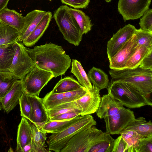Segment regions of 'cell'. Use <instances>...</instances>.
<instances>
[{"instance_id": "obj_45", "label": "cell", "mask_w": 152, "mask_h": 152, "mask_svg": "<svg viewBox=\"0 0 152 152\" xmlns=\"http://www.w3.org/2000/svg\"><path fill=\"white\" fill-rule=\"evenodd\" d=\"M10 0H0V12L7 7Z\"/></svg>"}, {"instance_id": "obj_40", "label": "cell", "mask_w": 152, "mask_h": 152, "mask_svg": "<svg viewBox=\"0 0 152 152\" xmlns=\"http://www.w3.org/2000/svg\"><path fill=\"white\" fill-rule=\"evenodd\" d=\"M128 147L121 135L114 139L112 152H127Z\"/></svg>"}, {"instance_id": "obj_1", "label": "cell", "mask_w": 152, "mask_h": 152, "mask_svg": "<svg viewBox=\"0 0 152 152\" xmlns=\"http://www.w3.org/2000/svg\"><path fill=\"white\" fill-rule=\"evenodd\" d=\"M26 50L35 65L51 72L54 77L64 75L71 64L70 57L62 46L50 42Z\"/></svg>"}, {"instance_id": "obj_47", "label": "cell", "mask_w": 152, "mask_h": 152, "mask_svg": "<svg viewBox=\"0 0 152 152\" xmlns=\"http://www.w3.org/2000/svg\"><path fill=\"white\" fill-rule=\"evenodd\" d=\"M1 109L2 108H1V102H0V110H1Z\"/></svg>"}, {"instance_id": "obj_23", "label": "cell", "mask_w": 152, "mask_h": 152, "mask_svg": "<svg viewBox=\"0 0 152 152\" xmlns=\"http://www.w3.org/2000/svg\"><path fill=\"white\" fill-rule=\"evenodd\" d=\"M13 44L0 45V72H10V67L15 54Z\"/></svg>"}, {"instance_id": "obj_42", "label": "cell", "mask_w": 152, "mask_h": 152, "mask_svg": "<svg viewBox=\"0 0 152 152\" xmlns=\"http://www.w3.org/2000/svg\"><path fill=\"white\" fill-rule=\"evenodd\" d=\"M80 115V113L75 111L69 112L54 116L49 120L65 121L71 119L77 116Z\"/></svg>"}, {"instance_id": "obj_34", "label": "cell", "mask_w": 152, "mask_h": 152, "mask_svg": "<svg viewBox=\"0 0 152 152\" xmlns=\"http://www.w3.org/2000/svg\"><path fill=\"white\" fill-rule=\"evenodd\" d=\"M119 134L127 144L128 148L127 152H135L140 140L142 137L137 132L133 130H124Z\"/></svg>"}, {"instance_id": "obj_3", "label": "cell", "mask_w": 152, "mask_h": 152, "mask_svg": "<svg viewBox=\"0 0 152 152\" xmlns=\"http://www.w3.org/2000/svg\"><path fill=\"white\" fill-rule=\"evenodd\" d=\"M108 93L123 106L135 108L149 105L152 107L151 101L138 90L126 83L110 82L107 88Z\"/></svg>"}, {"instance_id": "obj_46", "label": "cell", "mask_w": 152, "mask_h": 152, "mask_svg": "<svg viewBox=\"0 0 152 152\" xmlns=\"http://www.w3.org/2000/svg\"><path fill=\"white\" fill-rule=\"evenodd\" d=\"M107 2H109L111 1L112 0H105Z\"/></svg>"}, {"instance_id": "obj_28", "label": "cell", "mask_w": 152, "mask_h": 152, "mask_svg": "<svg viewBox=\"0 0 152 152\" xmlns=\"http://www.w3.org/2000/svg\"><path fill=\"white\" fill-rule=\"evenodd\" d=\"M68 10L73 15L83 34L91 30L92 24L89 17L82 10L68 7Z\"/></svg>"}, {"instance_id": "obj_30", "label": "cell", "mask_w": 152, "mask_h": 152, "mask_svg": "<svg viewBox=\"0 0 152 152\" xmlns=\"http://www.w3.org/2000/svg\"><path fill=\"white\" fill-rule=\"evenodd\" d=\"M151 50L152 49L144 45L138 46L135 51L126 62L123 69H133L137 67Z\"/></svg>"}, {"instance_id": "obj_29", "label": "cell", "mask_w": 152, "mask_h": 152, "mask_svg": "<svg viewBox=\"0 0 152 152\" xmlns=\"http://www.w3.org/2000/svg\"><path fill=\"white\" fill-rule=\"evenodd\" d=\"M31 130V139L36 146L37 152H48L51 151L45 147L47 139V133L38 129L33 123H30Z\"/></svg>"}, {"instance_id": "obj_15", "label": "cell", "mask_w": 152, "mask_h": 152, "mask_svg": "<svg viewBox=\"0 0 152 152\" xmlns=\"http://www.w3.org/2000/svg\"><path fill=\"white\" fill-rule=\"evenodd\" d=\"M23 81L16 80L9 91L0 100L1 108L9 113L19 103V99L24 91Z\"/></svg>"}, {"instance_id": "obj_33", "label": "cell", "mask_w": 152, "mask_h": 152, "mask_svg": "<svg viewBox=\"0 0 152 152\" xmlns=\"http://www.w3.org/2000/svg\"><path fill=\"white\" fill-rule=\"evenodd\" d=\"M42 99L43 105L46 110L61 104L69 102L65 93H55L52 91Z\"/></svg>"}, {"instance_id": "obj_16", "label": "cell", "mask_w": 152, "mask_h": 152, "mask_svg": "<svg viewBox=\"0 0 152 152\" xmlns=\"http://www.w3.org/2000/svg\"><path fill=\"white\" fill-rule=\"evenodd\" d=\"M124 107L108 93L101 97V102L96 112L99 118L104 119L117 113Z\"/></svg>"}, {"instance_id": "obj_36", "label": "cell", "mask_w": 152, "mask_h": 152, "mask_svg": "<svg viewBox=\"0 0 152 152\" xmlns=\"http://www.w3.org/2000/svg\"><path fill=\"white\" fill-rule=\"evenodd\" d=\"M134 34L138 46L144 45L152 49V32L144 31L140 28L136 29Z\"/></svg>"}, {"instance_id": "obj_48", "label": "cell", "mask_w": 152, "mask_h": 152, "mask_svg": "<svg viewBox=\"0 0 152 152\" xmlns=\"http://www.w3.org/2000/svg\"><path fill=\"white\" fill-rule=\"evenodd\" d=\"M49 0V1H52V0Z\"/></svg>"}, {"instance_id": "obj_21", "label": "cell", "mask_w": 152, "mask_h": 152, "mask_svg": "<svg viewBox=\"0 0 152 152\" xmlns=\"http://www.w3.org/2000/svg\"><path fill=\"white\" fill-rule=\"evenodd\" d=\"M124 130H133L138 133L142 138L152 137V123L147 121L142 117L135 118Z\"/></svg>"}, {"instance_id": "obj_37", "label": "cell", "mask_w": 152, "mask_h": 152, "mask_svg": "<svg viewBox=\"0 0 152 152\" xmlns=\"http://www.w3.org/2000/svg\"><path fill=\"white\" fill-rule=\"evenodd\" d=\"M20 111V115L29 121L31 113V106L24 91L19 100Z\"/></svg>"}, {"instance_id": "obj_31", "label": "cell", "mask_w": 152, "mask_h": 152, "mask_svg": "<svg viewBox=\"0 0 152 152\" xmlns=\"http://www.w3.org/2000/svg\"><path fill=\"white\" fill-rule=\"evenodd\" d=\"M48 120L58 115L64 113L75 111L81 113V108L75 101L61 104L47 110Z\"/></svg>"}, {"instance_id": "obj_22", "label": "cell", "mask_w": 152, "mask_h": 152, "mask_svg": "<svg viewBox=\"0 0 152 152\" xmlns=\"http://www.w3.org/2000/svg\"><path fill=\"white\" fill-rule=\"evenodd\" d=\"M79 83L71 76L61 78L52 90L55 93H62L85 89Z\"/></svg>"}, {"instance_id": "obj_44", "label": "cell", "mask_w": 152, "mask_h": 152, "mask_svg": "<svg viewBox=\"0 0 152 152\" xmlns=\"http://www.w3.org/2000/svg\"><path fill=\"white\" fill-rule=\"evenodd\" d=\"M20 152H37L36 146L32 139L21 150Z\"/></svg>"}, {"instance_id": "obj_20", "label": "cell", "mask_w": 152, "mask_h": 152, "mask_svg": "<svg viewBox=\"0 0 152 152\" xmlns=\"http://www.w3.org/2000/svg\"><path fill=\"white\" fill-rule=\"evenodd\" d=\"M31 137L30 123L27 119L22 117L18 127L15 151L20 152L25 145L31 142Z\"/></svg>"}, {"instance_id": "obj_25", "label": "cell", "mask_w": 152, "mask_h": 152, "mask_svg": "<svg viewBox=\"0 0 152 152\" xmlns=\"http://www.w3.org/2000/svg\"><path fill=\"white\" fill-rule=\"evenodd\" d=\"M87 75L91 83L100 90L107 88L109 84L108 76L101 69L93 67L88 71Z\"/></svg>"}, {"instance_id": "obj_7", "label": "cell", "mask_w": 152, "mask_h": 152, "mask_svg": "<svg viewBox=\"0 0 152 152\" xmlns=\"http://www.w3.org/2000/svg\"><path fill=\"white\" fill-rule=\"evenodd\" d=\"M15 54L10 67L11 73L22 80L25 76L35 66L23 43L16 42L13 44Z\"/></svg>"}, {"instance_id": "obj_10", "label": "cell", "mask_w": 152, "mask_h": 152, "mask_svg": "<svg viewBox=\"0 0 152 152\" xmlns=\"http://www.w3.org/2000/svg\"><path fill=\"white\" fill-rule=\"evenodd\" d=\"M135 118L133 111L124 107L117 113L104 118L106 132L110 134H119Z\"/></svg>"}, {"instance_id": "obj_41", "label": "cell", "mask_w": 152, "mask_h": 152, "mask_svg": "<svg viewBox=\"0 0 152 152\" xmlns=\"http://www.w3.org/2000/svg\"><path fill=\"white\" fill-rule=\"evenodd\" d=\"M62 3L73 7L75 9H84L88 6L90 0H61Z\"/></svg>"}, {"instance_id": "obj_43", "label": "cell", "mask_w": 152, "mask_h": 152, "mask_svg": "<svg viewBox=\"0 0 152 152\" xmlns=\"http://www.w3.org/2000/svg\"><path fill=\"white\" fill-rule=\"evenodd\" d=\"M139 66L143 69L152 70V50L143 59Z\"/></svg>"}, {"instance_id": "obj_8", "label": "cell", "mask_w": 152, "mask_h": 152, "mask_svg": "<svg viewBox=\"0 0 152 152\" xmlns=\"http://www.w3.org/2000/svg\"><path fill=\"white\" fill-rule=\"evenodd\" d=\"M54 77L51 72L42 69L35 65L22 80L24 91L27 94L39 96L43 88Z\"/></svg>"}, {"instance_id": "obj_19", "label": "cell", "mask_w": 152, "mask_h": 152, "mask_svg": "<svg viewBox=\"0 0 152 152\" xmlns=\"http://www.w3.org/2000/svg\"><path fill=\"white\" fill-rule=\"evenodd\" d=\"M52 14L48 11L33 31L22 41L24 45L31 47L34 45L42 36L49 26L51 20Z\"/></svg>"}, {"instance_id": "obj_27", "label": "cell", "mask_w": 152, "mask_h": 152, "mask_svg": "<svg viewBox=\"0 0 152 152\" xmlns=\"http://www.w3.org/2000/svg\"><path fill=\"white\" fill-rule=\"evenodd\" d=\"M81 116H77L71 119L65 121L49 120L41 130L46 133H54L61 131L79 119Z\"/></svg>"}, {"instance_id": "obj_14", "label": "cell", "mask_w": 152, "mask_h": 152, "mask_svg": "<svg viewBox=\"0 0 152 152\" xmlns=\"http://www.w3.org/2000/svg\"><path fill=\"white\" fill-rule=\"evenodd\" d=\"M31 106L29 121L41 129L49 120L47 111L43 103L42 99L36 96L27 94Z\"/></svg>"}, {"instance_id": "obj_2", "label": "cell", "mask_w": 152, "mask_h": 152, "mask_svg": "<svg viewBox=\"0 0 152 152\" xmlns=\"http://www.w3.org/2000/svg\"><path fill=\"white\" fill-rule=\"evenodd\" d=\"M109 73L111 77L110 82L128 83L146 96L152 92V70L143 69L138 66L133 69H110Z\"/></svg>"}, {"instance_id": "obj_12", "label": "cell", "mask_w": 152, "mask_h": 152, "mask_svg": "<svg viewBox=\"0 0 152 152\" xmlns=\"http://www.w3.org/2000/svg\"><path fill=\"white\" fill-rule=\"evenodd\" d=\"M136 29L134 26L128 24L113 34L107 44V52L109 60L122 45L134 34Z\"/></svg>"}, {"instance_id": "obj_38", "label": "cell", "mask_w": 152, "mask_h": 152, "mask_svg": "<svg viewBox=\"0 0 152 152\" xmlns=\"http://www.w3.org/2000/svg\"><path fill=\"white\" fill-rule=\"evenodd\" d=\"M139 25L141 30L152 32V9H148L140 19Z\"/></svg>"}, {"instance_id": "obj_17", "label": "cell", "mask_w": 152, "mask_h": 152, "mask_svg": "<svg viewBox=\"0 0 152 152\" xmlns=\"http://www.w3.org/2000/svg\"><path fill=\"white\" fill-rule=\"evenodd\" d=\"M47 12L35 10L28 13L25 16L23 28L20 33L17 41L22 42L33 31Z\"/></svg>"}, {"instance_id": "obj_9", "label": "cell", "mask_w": 152, "mask_h": 152, "mask_svg": "<svg viewBox=\"0 0 152 152\" xmlns=\"http://www.w3.org/2000/svg\"><path fill=\"white\" fill-rule=\"evenodd\" d=\"M151 0H119L118 10L124 22L140 18L148 9Z\"/></svg>"}, {"instance_id": "obj_5", "label": "cell", "mask_w": 152, "mask_h": 152, "mask_svg": "<svg viewBox=\"0 0 152 152\" xmlns=\"http://www.w3.org/2000/svg\"><path fill=\"white\" fill-rule=\"evenodd\" d=\"M66 5H61L54 12L53 18L64 39L75 46L79 45L82 39L81 29Z\"/></svg>"}, {"instance_id": "obj_32", "label": "cell", "mask_w": 152, "mask_h": 152, "mask_svg": "<svg viewBox=\"0 0 152 152\" xmlns=\"http://www.w3.org/2000/svg\"><path fill=\"white\" fill-rule=\"evenodd\" d=\"M20 32L16 29L0 23V45L18 42Z\"/></svg>"}, {"instance_id": "obj_4", "label": "cell", "mask_w": 152, "mask_h": 152, "mask_svg": "<svg viewBox=\"0 0 152 152\" xmlns=\"http://www.w3.org/2000/svg\"><path fill=\"white\" fill-rule=\"evenodd\" d=\"M96 124L91 115L81 116L79 119L61 131L51 133L47 141L48 149L51 151L60 152L74 136L88 128L96 126Z\"/></svg>"}, {"instance_id": "obj_24", "label": "cell", "mask_w": 152, "mask_h": 152, "mask_svg": "<svg viewBox=\"0 0 152 152\" xmlns=\"http://www.w3.org/2000/svg\"><path fill=\"white\" fill-rule=\"evenodd\" d=\"M114 139L110 134L103 132L91 147L88 152H112Z\"/></svg>"}, {"instance_id": "obj_18", "label": "cell", "mask_w": 152, "mask_h": 152, "mask_svg": "<svg viewBox=\"0 0 152 152\" xmlns=\"http://www.w3.org/2000/svg\"><path fill=\"white\" fill-rule=\"evenodd\" d=\"M25 20V17L22 14L7 7L0 12V23L11 27L20 33L23 28Z\"/></svg>"}, {"instance_id": "obj_6", "label": "cell", "mask_w": 152, "mask_h": 152, "mask_svg": "<svg viewBox=\"0 0 152 152\" xmlns=\"http://www.w3.org/2000/svg\"><path fill=\"white\" fill-rule=\"evenodd\" d=\"M103 132L95 126L76 134L67 142L61 152H88L92 145Z\"/></svg>"}, {"instance_id": "obj_39", "label": "cell", "mask_w": 152, "mask_h": 152, "mask_svg": "<svg viewBox=\"0 0 152 152\" xmlns=\"http://www.w3.org/2000/svg\"><path fill=\"white\" fill-rule=\"evenodd\" d=\"M135 152H152V137L141 138Z\"/></svg>"}, {"instance_id": "obj_26", "label": "cell", "mask_w": 152, "mask_h": 152, "mask_svg": "<svg viewBox=\"0 0 152 152\" xmlns=\"http://www.w3.org/2000/svg\"><path fill=\"white\" fill-rule=\"evenodd\" d=\"M71 72L77 78L78 82L88 91H91L93 85L80 62L76 59H73L71 63Z\"/></svg>"}, {"instance_id": "obj_11", "label": "cell", "mask_w": 152, "mask_h": 152, "mask_svg": "<svg viewBox=\"0 0 152 152\" xmlns=\"http://www.w3.org/2000/svg\"><path fill=\"white\" fill-rule=\"evenodd\" d=\"M136 38L134 33L109 60L110 69H118L123 68L128 59L138 47Z\"/></svg>"}, {"instance_id": "obj_13", "label": "cell", "mask_w": 152, "mask_h": 152, "mask_svg": "<svg viewBox=\"0 0 152 152\" xmlns=\"http://www.w3.org/2000/svg\"><path fill=\"white\" fill-rule=\"evenodd\" d=\"M100 91L93 85L91 91H88L83 96L75 101L81 108V116L91 115L96 112L101 101Z\"/></svg>"}, {"instance_id": "obj_35", "label": "cell", "mask_w": 152, "mask_h": 152, "mask_svg": "<svg viewBox=\"0 0 152 152\" xmlns=\"http://www.w3.org/2000/svg\"><path fill=\"white\" fill-rule=\"evenodd\" d=\"M19 80L10 72H0V100L9 91L14 82Z\"/></svg>"}]
</instances>
